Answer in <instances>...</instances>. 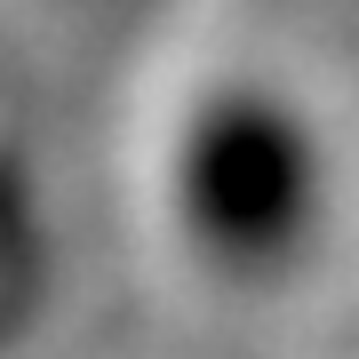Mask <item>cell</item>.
Segmentation results:
<instances>
[{
	"mask_svg": "<svg viewBox=\"0 0 359 359\" xmlns=\"http://www.w3.org/2000/svg\"><path fill=\"white\" fill-rule=\"evenodd\" d=\"M136 208L216 304H295L359 256V112L295 56H200L144 104Z\"/></svg>",
	"mask_w": 359,
	"mask_h": 359,
	"instance_id": "1",
	"label": "cell"
}]
</instances>
